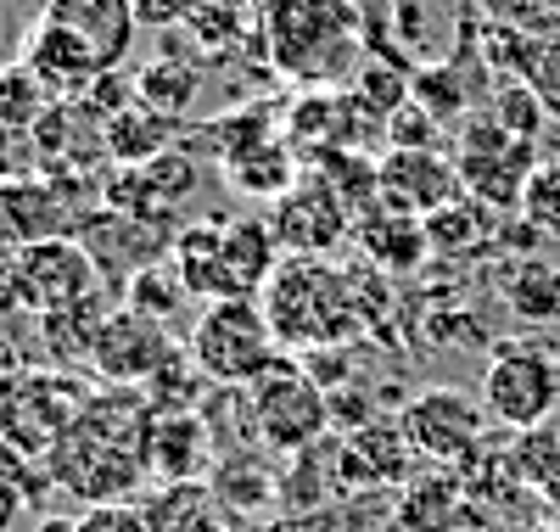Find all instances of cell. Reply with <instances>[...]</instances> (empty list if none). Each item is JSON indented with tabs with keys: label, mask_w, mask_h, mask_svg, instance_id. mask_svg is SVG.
Wrapping results in <instances>:
<instances>
[{
	"label": "cell",
	"mask_w": 560,
	"mask_h": 532,
	"mask_svg": "<svg viewBox=\"0 0 560 532\" xmlns=\"http://www.w3.org/2000/svg\"><path fill=\"white\" fill-rule=\"evenodd\" d=\"M152 404L147 393H124V386H96L90 404L79 409V420L62 431V443L51 449L45 471L51 482L90 505H124L152 482Z\"/></svg>",
	"instance_id": "cell-1"
},
{
	"label": "cell",
	"mask_w": 560,
	"mask_h": 532,
	"mask_svg": "<svg viewBox=\"0 0 560 532\" xmlns=\"http://www.w3.org/2000/svg\"><path fill=\"white\" fill-rule=\"evenodd\" d=\"M258 309L275 331L280 354H337V343L359 331V286L325 258L287 253L269 286L258 292Z\"/></svg>",
	"instance_id": "cell-2"
},
{
	"label": "cell",
	"mask_w": 560,
	"mask_h": 532,
	"mask_svg": "<svg viewBox=\"0 0 560 532\" xmlns=\"http://www.w3.org/2000/svg\"><path fill=\"white\" fill-rule=\"evenodd\" d=\"M168 258L191 298L242 303L264 292L287 253H280L269 219H208V224H191L185 235H174Z\"/></svg>",
	"instance_id": "cell-3"
},
{
	"label": "cell",
	"mask_w": 560,
	"mask_h": 532,
	"mask_svg": "<svg viewBox=\"0 0 560 532\" xmlns=\"http://www.w3.org/2000/svg\"><path fill=\"white\" fill-rule=\"evenodd\" d=\"M264 51L298 84L359 79V7L353 0H264Z\"/></svg>",
	"instance_id": "cell-4"
},
{
	"label": "cell",
	"mask_w": 560,
	"mask_h": 532,
	"mask_svg": "<svg viewBox=\"0 0 560 532\" xmlns=\"http://www.w3.org/2000/svg\"><path fill=\"white\" fill-rule=\"evenodd\" d=\"M96 386L73 381L68 370H45V365H18L0 370V449L18 460H51L62 443V431L79 420Z\"/></svg>",
	"instance_id": "cell-5"
},
{
	"label": "cell",
	"mask_w": 560,
	"mask_h": 532,
	"mask_svg": "<svg viewBox=\"0 0 560 532\" xmlns=\"http://www.w3.org/2000/svg\"><path fill=\"white\" fill-rule=\"evenodd\" d=\"M242 398H247V420L258 431V443L275 454H308L319 443V431L331 426V398L308 375V359H292V354H275L242 386Z\"/></svg>",
	"instance_id": "cell-6"
},
{
	"label": "cell",
	"mask_w": 560,
	"mask_h": 532,
	"mask_svg": "<svg viewBox=\"0 0 560 532\" xmlns=\"http://www.w3.org/2000/svg\"><path fill=\"white\" fill-rule=\"evenodd\" d=\"M185 354L202 370V381L247 386L280 354V343H275L258 298H242V303H202V314L191 320V336H185Z\"/></svg>",
	"instance_id": "cell-7"
},
{
	"label": "cell",
	"mask_w": 560,
	"mask_h": 532,
	"mask_svg": "<svg viewBox=\"0 0 560 532\" xmlns=\"http://www.w3.org/2000/svg\"><path fill=\"white\" fill-rule=\"evenodd\" d=\"M477 398H482L488 420H499L504 431H516V438L544 431L549 415L560 409V365L533 343H504L482 370Z\"/></svg>",
	"instance_id": "cell-8"
},
{
	"label": "cell",
	"mask_w": 560,
	"mask_h": 532,
	"mask_svg": "<svg viewBox=\"0 0 560 532\" xmlns=\"http://www.w3.org/2000/svg\"><path fill=\"white\" fill-rule=\"evenodd\" d=\"M459 185L465 197L488 213H522V197L538 174V158H533V140H516L493 124V113L471 118L459 129Z\"/></svg>",
	"instance_id": "cell-9"
},
{
	"label": "cell",
	"mask_w": 560,
	"mask_h": 532,
	"mask_svg": "<svg viewBox=\"0 0 560 532\" xmlns=\"http://www.w3.org/2000/svg\"><path fill=\"white\" fill-rule=\"evenodd\" d=\"M398 426L415 449V460L427 465H454V460H477L482 431H488V409L482 398L459 393V386H427L398 409Z\"/></svg>",
	"instance_id": "cell-10"
},
{
	"label": "cell",
	"mask_w": 560,
	"mask_h": 532,
	"mask_svg": "<svg viewBox=\"0 0 560 532\" xmlns=\"http://www.w3.org/2000/svg\"><path fill=\"white\" fill-rule=\"evenodd\" d=\"M18 269V303L34 314H62L84 298H102V275L79 247V235H45L12 253Z\"/></svg>",
	"instance_id": "cell-11"
},
{
	"label": "cell",
	"mask_w": 560,
	"mask_h": 532,
	"mask_svg": "<svg viewBox=\"0 0 560 532\" xmlns=\"http://www.w3.org/2000/svg\"><path fill=\"white\" fill-rule=\"evenodd\" d=\"M174 359H179V343L168 336V325L135 314V309L107 314L96 348H90V370H96L107 386H124V393H135V386H152Z\"/></svg>",
	"instance_id": "cell-12"
},
{
	"label": "cell",
	"mask_w": 560,
	"mask_h": 532,
	"mask_svg": "<svg viewBox=\"0 0 560 532\" xmlns=\"http://www.w3.org/2000/svg\"><path fill=\"white\" fill-rule=\"evenodd\" d=\"M280 253H298V258H325V247L348 230V197L325 180V174H308L303 185H292L287 197L275 203V219H269Z\"/></svg>",
	"instance_id": "cell-13"
},
{
	"label": "cell",
	"mask_w": 560,
	"mask_h": 532,
	"mask_svg": "<svg viewBox=\"0 0 560 532\" xmlns=\"http://www.w3.org/2000/svg\"><path fill=\"white\" fill-rule=\"evenodd\" d=\"M376 180H382L376 197L393 203V208H404V213H415V219H432V213H443L448 203L465 197L459 169L443 152H432V147H420V152L387 147V158L376 163Z\"/></svg>",
	"instance_id": "cell-14"
},
{
	"label": "cell",
	"mask_w": 560,
	"mask_h": 532,
	"mask_svg": "<svg viewBox=\"0 0 560 532\" xmlns=\"http://www.w3.org/2000/svg\"><path fill=\"white\" fill-rule=\"evenodd\" d=\"M23 73L51 95V102H84L90 90L107 79V68L84 51L73 34H62L57 23H34L28 45H23Z\"/></svg>",
	"instance_id": "cell-15"
},
{
	"label": "cell",
	"mask_w": 560,
	"mask_h": 532,
	"mask_svg": "<svg viewBox=\"0 0 560 532\" xmlns=\"http://www.w3.org/2000/svg\"><path fill=\"white\" fill-rule=\"evenodd\" d=\"M45 23H57L62 34H73L90 57H96L107 73L118 68V62H129V51H135V28H140V18H135V0H45V12H39Z\"/></svg>",
	"instance_id": "cell-16"
},
{
	"label": "cell",
	"mask_w": 560,
	"mask_h": 532,
	"mask_svg": "<svg viewBox=\"0 0 560 532\" xmlns=\"http://www.w3.org/2000/svg\"><path fill=\"white\" fill-rule=\"evenodd\" d=\"M208 420L197 409H168V415H152V482L168 488V482H208Z\"/></svg>",
	"instance_id": "cell-17"
},
{
	"label": "cell",
	"mask_w": 560,
	"mask_h": 532,
	"mask_svg": "<svg viewBox=\"0 0 560 532\" xmlns=\"http://www.w3.org/2000/svg\"><path fill=\"white\" fill-rule=\"evenodd\" d=\"M152 532H230L224 499L213 482H168L152 499H140Z\"/></svg>",
	"instance_id": "cell-18"
},
{
	"label": "cell",
	"mask_w": 560,
	"mask_h": 532,
	"mask_svg": "<svg viewBox=\"0 0 560 532\" xmlns=\"http://www.w3.org/2000/svg\"><path fill=\"white\" fill-rule=\"evenodd\" d=\"M359 241H364V253L387 269H415L432 253L427 247V219H415V213H404L382 197H376V208L359 213Z\"/></svg>",
	"instance_id": "cell-19"
},
{
	"label": "cell",
	"mask_w": 560,
	"mask_h": 532,
	"mask_svg": "<svg viewBox=\"0 0 560 532\" xmlns=\"http://www.w3.org/2000/svg\"><path fill=\"white\" fill-rule=\"evenodd\" d=\"M348 465H359L370 482H404L409 465H415V449H409V438H404L398 415H393V420L370 415L353 438H348Z\"/></svg>",
	"instance_id": "cell-20"
},
{
	"label": "cell",
	"mask_w": 560,
	"mask_h": 532,
	"mask_svg": "<svg viewBox=\"0 0 560 532\" xmlns=\"http://www.w3.org/2000/svg\"><path fill=\"white\" fill-rule=\"evenodd\" d=\"M135 90H140V107L174 118V113H185V107L197 102L202 73H197V62H185V57H158L152 68L135 73Z\"/></svg>",
	"instance_id": "cell-21"
},
{
	"label": "cell",
	"mask_w": 560,
	"mask_h": 532,
	"mask_svg": "<svg viewBox=\"0 0 560 532\" xmlns=\"http://www.w3.org/2000/svg\"><path fill=\"white\" fill-rule=\"evenodd\" d=\"M168 135H174V124L168 118H158L152 107H124L113 124H107V152L113 158H124V163H152L163 147H168Z\"/></svg>",
	"instance_id": "cell-22"
},
{
	"label": "cell",
	"mask_w": 560,
	"mask_h": 532,
	"mask_svg": "<svg viewBox=\"0 0 560 532\" xmlns=\"http://www.w3.org/2000/svg\"><path fill=\"white\" fill-rule=\"evenodd\" d=\"M185 298H191V292H185V280H179L174 258H163V264H152V269H140V275L124 286V309L147 314V320H158V325H168V320L179 314Z\"/></svg>",
	"instance_id": "cell-23"
},
{
	"label": "cell",
	"mask_w": 560,
	"mask_h": 532,
	"mask_svg": "<svg viewBox=\"0 0 560 532\" xmlns=\"http://www.w3.org/2000/svg\"><path fill=\"white\" fill-rule=\"evenodd\" d=\"M230 180H236L242 190H253V197H275L280 203L298 185V169H292L287 147H253L242 158H230Z\"/></svg>",
	"instance_id": "cell-24"
},
{
	"label": "cell",
	"mask_w": 560,
	"mask_h": 532,
	"mask_svg": "<svg viewBox=\"0 0 560 532\" xmlns=\"http://www.w3.org/2000/svg\"><path fill=\"white\" fill-rule=\"evenodd\" d=\"M516 465H522V476H527V488L549 505V510H560V438L544 426V431H527L522 438V449H516Z\"/></svg>",
	"instance_id": "cell-25"
},
{
	"label": "cell",
	"mask_w": 560,
	"mask_h": 532,
	"mask_svg": "<svg viewBox=\"0 0 560 532\" xmlns=\"http://www.w3.org/2000/svg\"><path fill=\"white\" fill-rule=\"evenodd\" d=\"M522 84H533L538 102H544L549 113H560V23L527 28V68H522Z\"/></svg>",
	"instance_id": "cell-26"
},
{
	"label": "cell",
	"mask_w": 560,
	"mask_h": 532,
	"mask_svg": "<svg viewBox=\"0 0 560 532\" xmlns=\"http://www.w3.org/2000/svg\"><path fill=\"white\" fill-rule=\"evenodd\" d=\"M482 230H488L482 208H471V197H459V203H448L443 213L427 219V247L432 253H465L482 241Z\"/></svg>",
	"instance_id": "cell-27"
},
{
	"label": "cell",
	"mask_w": 560,
	"mask_h": 532,
	"mask_svg": "<svg viewBox=\"0 0 560 532\" xmlns=\"http://www.w3.org/2000/svg\"><path fill=\"white\" fill-rule=\"evenodd\" d=\"M544 118H549V107L538 102V90L533 84H499V95H493V124L504 129V135H516V140H538V129H544Z\"/></svg>",
	"instance_id": "cell-28"
},
{
	"label": "cell",
	"mask_w": 560,
	"mask_h": 532,
	"mask_svg": "<svg viewBox=\"0 0 560 532\" xmlns=\"http://www.w3.org/2000/svg\"><path fill=\"white\" fill-rule=\"evenodd\" d=\"M409 95H415V107H427L438 124H443V118H459V107H465L459 73L443 68V62H427V68H420V73L409 79Z\"/></svg>",
	"instance_id": "cell-29"
},
{
	"label": "cell",
	"mask_w": 560,
	"mask_h": 532,
	"mask_svg": "<svg viewBox=\"0 0 560 532\" xmlns=\"http://www.w3.org/2000/svg\"><path fill=\"white\" fill-rule=\"evenodd\" d=\"M522 219L538 235H560V163H538L527 197H522Z\"/></svg>",
	"instance_id": "cell-30"
},
{
	"label": "cell",
	"mask_w": 560,
	"mask_h": 532,
	"mask_svg": "<svg viewBox=\"0 0 560 532\" xmlns=\"http://www.w3.org/2000/svg\"><path fill=\"white\" fill-rule=\"evenodd\" d=\"M510 303H516L522 314H533V320L560 314V275L544 269V264H527V269L516 275V286H510Z\"/></svg>",
	"instance_id": "cell-31"
},
{
	"label": "cell",
	"mask_w": 560,
	"mask_h": 532,
	"mask_svg": "<svg viewBox=\"0 0 560 532\" xmlns=\"http://www.w3.org/2000/svg\"><path fill=\"white\" fill-rule=\"evenodd\" d=\"M79 532H152V521L140 499H124V505H90L79 516Z\"/></svg>",
	"instance_id": "cell-32"
},
{
	"label": "cell",
	"mask_w": 560,
	"mask_h": 532,
	"mask_svg": "<svg viewBox=\"0 0 560 532\" xmlns=\"http://www.w3.org/2000/svg\"><path fill=\"white\" fill-rule=\"evenodd\" d=\"M197 12V0H135V18L152 23V28H174Z\"/></svg>",
	"instance_id": "cell-33"
},
{
	"label": "cell",
	"mask_w": 560,
	"mask_h": 532,
	"mask_svg": "<svg viewBox=\"0 0 560 532\" xmlns=\"http://www.w3.org/2000/svg\"><path fill=\"white\" fill-rule=\"evenodd\" d=\"M18 516H23V488H18L12 476H0V532H12Z\"/></svg>",
	"instance_id": "cell-34"
},
{
	"label": "cell",
	"mask_w": 560,
	"mask_h": 532,
	"mask_svg": "<svg viewBox=\"0 0 560 532\" xmlns=\"http://www.w3.org/2000/svg\"><path fill=\"white\" fill-rule=\"evenodd\" d=\"M34 532H79V516H73V521H68V516H45Z\"/></svg>",
	"instance_id": "cell-35"
}]
</instances>
